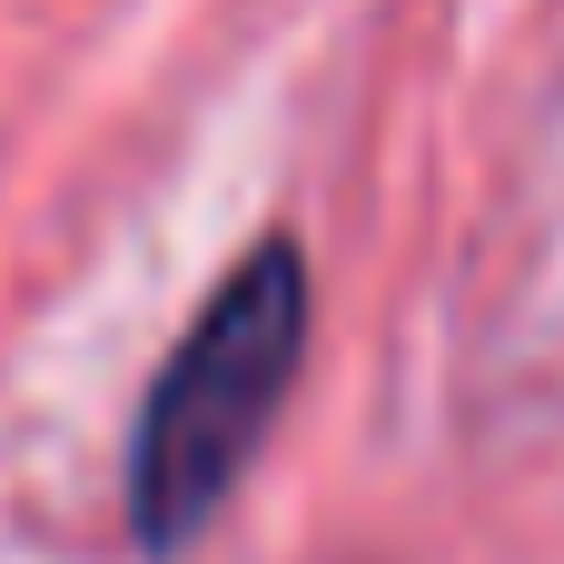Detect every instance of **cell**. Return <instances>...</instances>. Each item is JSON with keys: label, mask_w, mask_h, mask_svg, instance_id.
Wrapping results in <instances>:
<instances>
[{"label": "cell", "mask_w": 564, "mask_h": 564, "mask_svg": "<svg viewBox=\"0 0 564 564\" xmlns=\"http://www.w3.org/2000/svg\"><path fill=\"white\" fill-rule=\"evenodd\" d=\"M307 357V258L288 238H258L178 327V347L159 357L139 426H129V535L149 555L198 545L238 476L258 466L288 387Z\"/></svg>", "instance_id": "1"}]
</instances>
